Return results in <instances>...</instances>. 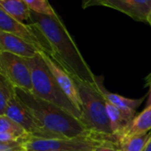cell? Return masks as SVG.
I'll return each mask as SVG.
<instances>
[{
  "instance_id": "obj_1",
  "label": "cell",
  "mask_w": 151,
  "mask_h": 151,
  "mask_svg": "<svg viewBox=\"0 0 151 151\" xmlns=\"http://www.w3.org/2000/svg\"><path fill=\"white\" fill-rule=\"evenodd\" d=\"M29 22L46 41L49 47L48 54L73 79L96 86L97 76L90 68L58 14L49 16L31 11Z\"/></svg>"
},
{
  "instance_id": "obj_2",
  "label": "cell",
  "mask_w": 151,
  "mask_h": 151,
  "mask_svg": "<svg viewBox=\"0 0 151 151\" xmlns=\"http://www.w3.org/2000/svg\"><path fill=\"white\" fill-rule=\"evenodd\" d=\"M15 94L37 124L52 138H72L92 134L75 117L56 105L38 98L31 92L15 87Z\"/></svg>"
},
{
  "instance_id": "obj_3",
  "label": "cell",
  "mask_w": 151,
  "mask_h": 151,
  "mask_svg": "<svg viewBox=\"0 0 151 151\" xmlns=\"http://www.w3.org/2000/svg\"><path fill=\"white\" fill-rule=\"evenodd\" d=\"M75 82L82 101L80 117L82 124L90 132L116 143L107 113L106 100L97 85L92 86L78 80Z\"/></svg>"
},
{
  "instance_id": "obj_4",
  "label": "cell",
  "mask_w": 151,
  "mask_h": 151,
  "mask_svg": "<svg viewBox=\"0 0 151 151\" xmlns=\"http://www.w3.org/2000/svg\"><path fill=\"white\" fill-rule=\"evenodd\" d=\"M27 61L31 75L32 93L80 119L81 112L62 92L41 52H39L33 58L27 59Z\"/></svg>"
},
{
  "instance_id": "obj_5",
  "label": "cell",
  "mask_w": 151,
  "mask_h": 151,
  "mask_svg": "<svg viewBox=\"0 0 151 151\" xmlns=\"http://www.w3.org/2000/svg\"><path fill=\"white\" fill-rule=\"evenodd\" d=\"M104 140L110 139L93 133L72 138L52 139L30 136L25 143V149L26 151H93L97 145Z\"/></svg>"
},
{
  "instance_id": "obj_6",
  "label": "cell",
  "mask_w": 151,
  "mask_h": 151,
  "mask_svg": "<svg viewBox=\"0 0 151 151\" xmlns=\"http://www.w3.org/2000/svg\"><path fill=\"white\" fill-rule=\"evenodd\" d=\"M0 75L14 87L32 93L31 75L27 58L0 51Z\"/></svg>"
},
{
  "instance_id": "obj_7",
  "label": "cell",
  "mask_w": 151,
  "mask_h": 151,
  "mask_svg": "<svg viewBox=\"0 0 151 151\" xmlns=\"http://www.w3.org/2000/svg\"><path fill=\"white\" fill-rule=\"evenodd\" d=\"M0 31L17 36L35 45L40 52L49 53L46 41L32 24H25L20 22L2 9H0Z\"/></svg>"
},
{
  "instance_id": "obj_8",
  "label": "cell",
  "mask_w": 151,
  "mask_h": 151,
  "mask_svg": "<svg viewBox=\"0 0 151 151\" xmlns=\"http://www.w3.org/2000/svg\"><path fill=\"white\" fill-rule=\"evenodd\" d=\"M5 115L20 124L31 137L52 139L51 135L37 124L29 111L21 102L15 93L8 102Z\"/></svg>"
},
{
  "instance_id": "obj_9",
  "label": "cell",
  "mask_w": 151,
  "mask_h": 151,
  "mask_svg": "<svg viewBox=\"0 0 151 151\" xmlns=\"http://www.w3.org/2000/svg\"><path fill=\"white\" fill-rule=\"evenodd\" d=\"M45 63L47 64L49 69L53 75L58 85L60 86L62 92L66 94V96L69 99V101L74 104L81 112L82 101L78 90V86L76 85L75 80L72 78L71 76L57 62L55 61L48 53L45 52H40Z\"/></svg>"
},
{
  "instance_id": "obj_10",
  "label": "cell",
  "mask_w": 151,
  "mask_h": 151,
  "mask_svg": "<svg viewBox=\"0 0 151 151\" xmlns=\"http://www.w3.org/2000/svg\"><path fill=\"white\" fill-rule=\"evenodd\" d=\"M98 5L122 12L134 21L147 22L151 0H101Z\"/></svg>"
},
{
  "instance_id": "obj_11",
  "label": "cell",
  "mask_w": 151,
  "mask_h": 151,
  "mask_svg": "<svg viewBox=\"0 0 151 151\" xmlns=\"http://www.w3.org/2000/svg\"><path fill=\"white\" fill-rule=\"evenodd\" d=\"M0 51L23 57L33 58L40 51L32 44L13 34L0 31Z\"/></svg>"
},
{
  "instance_id": "obj_12",
  "label": "cell",
  "mask_w": 151,
  "mask_h": 151,
  "mask_svg": "<svg viewBox=\"0 0 151 151\" xmlns=\"http://www.w3.org/2000/svg\"><path fill=\"white\" fill-rule=\"evenodd\" d=\"M106 100V99H105ZM106 109L110 122L111 131L117 139L128 129L131 123L136 116L135 111H125L106 101Z\"/></svg>"
},
{
  "instance_id": "obj_13",
  "label": "cell",
  "mask_w": 151,
  "mask_h": 151,
  "mask_svg": "<svg viewBox=\"0 0 151 151\" xmlns=\"http://www.w3.org/2000/svg\"><path fill=\"white\" fill-rule=\"evenodd\" d=\"M96 85H97L98 89L101 91V93L106 99V101L115 105L116 107L119 108L120 109H123L125 111L136 112V109L141 105V103L145 100V97H142L139 99H128L119 94L110 93L105 88L103 85V78L100 77L96 78Z\"/></svg>"
},
{
  "instance_id": "obj_14",
  "label": "cell",
  "mask_w": 151,
  "mask_h": 151,
  "mask_svg": "<svg viewBox=\"0 0 151 151\" xmlns=\"http://www.w3.org/2000/svg\"><path fill=\"white\" fill-rule=\"evenodd\" d=\"M151 131L137 135H121L116 139L119 151H143L149 139Z\"/></svg>"
},
{
  "instance_id": "obj_15",
  "label": "cell",
  "mask_w": 151,
  "mask_h": 151,
  "mask_svg": "<svg viewBox=\"0 0 151 151\" xmlns=\"http://www.w3.org/2000/svg\"><path fill=\"white\" fill-rule=\"evenodd\" d=\"M0 9L22 22L29 21L31 11L23 0H0Z\"/></svg>"
},
{
  "instance_id": "obj_16",
  "label": "cell",
  "mask_w": 151,
  "mask_h": 151,
  "mask_svg": "<svg viewBox=\"0 0 151 151\" xmlns=\"http://www.w3.org/2000/svg\"><path fill=\"white\" fill-rule=\"evenodd\" d=\"M151 131V106L145 108V109L135 116L133 121L129 125L125 135H137ZM123 134V135H124Z\"/></svg>"
},
{
  "instance_id": "obj_17",
  "label": "cell",
  "mask_w": 151,
  "mask_h": 151,
  "mask_svg": "<svg viewBox=\"0 0 151 151\" xmlns=\"http://www.w3.org/2000/svg\"><path fill=\"white\" fill-rule=\"evenodd\" d=\"M15 87L2 75H0V116L6 114L10 99L14 94Z\"/></svg>"
},
{
  "instance_id": "obj_18",
  "label": "cell",
  "mask_w": 151,
  "mask_h": 151,
  "mask_svg": "<svg viewBox=\"0 0 151 151\" xmlns=\"http://www.w3.org/2000/svg\"><path fill=\"white\" fill-rule=\"evenodd\" d=\"M0 132L12 133L23 139H29L30 137V135L20 124L6 115L0 116Z\"/></svg>"
},
{
  "instance_id": "obj_19",
  "label": "cell",
  "mask_w": 151,
  "mask_h": 151,
  "mask_svg": "<svg viewBox=\"0 0 151 151\" xmlns=\"http://www.w3.org/2000/svg\"><path fill=\"white\" fill-rule=\"evenodd\" d=\"M30 11L40 14L55 16L57 14L49 4L48 0H23Z\"/></svg>"
},
{
  "instance_id": "obj_20",
  "label": "cell",
  "mask_w": 151,
  "mask_h": 151,
  "mask_svg": "<svg viewBox=\"0 0 151 151\" xmlns=\"http://www.w3.org/2000/svg\"><path fill=\"white\" fill-rule=\"evenodd\" d=\"M27 140L11 142H0V151H26L25 143Z\"/></svg>"
},
{
  "instance_id": "obj_21",
  "label": "cell",
  "mask_w": 151,
  "mask_h": 151,
  "mask_svg": "<svg viewBox=\"0 0 151 151\" xmlns=\"http://www.w3.org/2000/svg\"><path fill=\"white\" fill-rule=\"evenodd\" d=\"M93 151H119L116 142L111 140H104L97 145Z\"/></svg>"
},
{
  "instance_id": "obj_22",
  "label": "cell",
  "mask_w": 151,
  "mask_h": 151,
  "mask_svg": "<svg viewBox=\"0 0 151 151\" xmlns=\"http://www.w3.org/2000/svg\"><path fill=\"white\" fill-rule=\"evenodd\" d=\"M29 139L20 138L17 135L12 134V133L0 132V142H11V141H18V140H28Z\"/></svg>"
},
{
  "instance_id": "obj_23",
  "label": "cell",
  "mask_w": 151,
  "mask_h": 151,
  "mask_svg": "<svg viewBox=\"0 0 151 151\" xmlns=\"http://www.w3.org/2000/svg\"><path fill=\"white\" fill-rule=\"evenodd\" d=\"M149 78H150V81H149V83H150V91H149V93H148V98H147V103H146V108H148V107H150L151 106V75H149Z\"/></svg>"
},
{
  "instance_id": "obj_24",
  "label": "cell",
  "mask_w": 151,
  "mask_h": 151,
  "mask_svg": "<svg viewBox=\"0 0 151 151\" xmlns=\"http://www.w3.org/2000/svg\"><path fill=\"white\" fill-rule=\"evenodd\" d=\"M143 151H151V138L149 139V140H148L147 144L146 145V147H145Z\"/></svg>"
},
{
  "instance_id": "obj_25",
  "label": "cell",
  "mask_w": 151,
  "mask_h": 151,
  "mask_svg": "<svg viewBox=\"0 0 151 151\" xmlns=\"http://www.w3.org/2000/svg\"><path fill=\"white\" fill-rule=\"evenodd\" d=\"M147 23L151 26V9H150L149 14H148V17H147Z\"/></svg>"
},
{
  "instance_id": "obj_26",
  "label": "cell",
  "mask_w": 151,
  "mask_h": 151,
  "mask_svg": "<svg viewBox=\"0 0 151 151\" xmlns=\"http://www.w3.org/2000/svg\"><path fill=\"white\" fill-rule=\"evenodd\" d=\"M98 4H99V3H98Z\"/></svg>"
}]
</instances>
